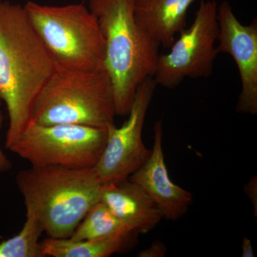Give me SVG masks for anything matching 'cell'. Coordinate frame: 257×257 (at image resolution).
<instances>
[{
  "label": "cell",
  "instance_id": "obj_10",
  "mask_svg": "<svg viewBox=\"0 0 257 257\" xmlns=\"http://www.w3.org/2000/svg\"><path fill=\"white\" fill-rule=\"evenodd\" d=\"M154 144L150 156L128 177L150 196L162 217L171 221L180 219L193 202L192 193L174 183L169 175L163 151V123L158 120L153 128Z\"/></svg>",
  "mask_w": 257,
  "mask_h": 257
},
{
  "label": "cell",
  "instance_id": "obj_8",
  "mask_svg": "<svg viewBox=\"0 0 257 257\" xmlns=\"http://www.w3.org/2000/svg\"><path fill=\"white\" fill-rule=\"evenodd\" d=\"M157 84L149 77L140 84L128 119L120 127L107 128V139L100 158L94 167L102 184L115 183L127 179L150 156L143 140L144 124L153 99Z\"/></svg>",
  "mask_w": 257,
  "mask_h": 257
},
{
  "label": "cell",
  "instance_id": "obj_5",
  "mask_svg": "<svg viewBox=\"0 0 257 257\" xmlns=\"http://www.w3.org/2000/svg\"><path fill=\"white\" fill-rule=\"evenodd\" d=\"M24 8L56 67L83 71L105 69L104 37L89 8L81 4L49 6L32 1Z\"/></svg>",
  "mask_w": 257,
  "mask_h": 257
},
{
  "label": "cell",
  "instance_id": "obj_3",
  "mask_svg": "<svg viewBox=\"0 0 257 257\" xmlns=\"http://www.w3.org/2000/svg\"><path fill=\"white\" fill-rule=\"evenodd\" d=\"M16 182L27 209L35 213L51 238H69L93 205L103 184L92 168L58 166L20 171Z\"/></svg>",
  "mask_w": 257,
  "mask_h": 257
},
{
  "label": "cell",
  "instance_id": "obj_12",
  "mask_svg": "<svg viewBox=\"0 0 257 257\" xmlns=\"http://www.w3.org/2000/svg\"><path fill=\"white\" fill-rule=\"evenodd\" d=\"M196 0H135L134 15L152 40L170 49L187 27L189 7Z\"/></svg>",
  "mask_w": 257,
  "mask_h": 257
},
{
  "label": "cell",
  "instance_id": "obj_1",
  "mask_svg": "<svg viewBox=\"0 0 257 257\" xmlns=\"http://www.w3.org/2000/svg\"><path fill=\"white\" fill-rule=\"evenodd\" d=\"M55 69L24 6L0 2V99L9 116L7 148L31 124L35 101Z\"/></svg>",
  "mask_w": 257,
  "mask_h": 257
},
{
  "label": "cell",
  "instance_id": "obj_7",
  "mask_svg": "<svg viewBox=\"0 0 257 257\" xmlns=\"http://www.w3.org/2000/svg\"><path fill=\"white\" fill-rule=\"evenodd\" d=\"M218 5L200 0L194 22L179 34L167 54H160L153 78L157 85L175 89L185 78H207L213 73L218 52Z\"/></svg>",
  "mask_w": 257,
  "mask_h": 257
},
{
  "label": "cell",
  "instance_id": "obj_19",
  "mask_svg": "<svg viewBox=\"0 0 257 257\" xmlns=\"http://www.w3.org/2000/svg\"><path fill=\"white\" fill-rule=\"evenodd\" d=\"M241 256L242 257H253L254 256V252L252 245H251V240L248 238H243L242 243H241Z\"/></svg>",
  "mask_w": 257,
  "mask_h": 257
},
{
  "label": "cell",
  "instance_id": "obj_6",
  "mask_svg": "<svg viewBox=\"0 0 257 257\" xmlns=\"http://www.w3.org/2000/svg\"><path fill=\"white\" fill-rule=\"evenodd\" d=\"M107 130L86 125L31 123L9 150L34 167L92 168L100 158Z\"/></svg>",
  "mask_w": 257,
  "mask_h": 257
},
{
  "label": "cell",
  "instance_id": "obj_18",
  "mask_svg": "<svg viewBox=\"0 0 257 257\" xmlns=\"http://www.w3.org/2000/svg\"><path fill=\"white\" fill-rule=\"evenodd\" d=\"M3 120H4V116H3V112L0 110V131L3 126ZM12 167H13V165H12L11 161L8 158V157L5 155L4 152L0 148V172H8L12 168Z\"/></svg>",
  "mask_w": 257,
  "mask_h": 257
},
{
  "label": "cell",
  "instance_id": "obj_11",
  "mask_svg": "<svg viewBox=\"0 0 257 257\" xmlns=\"http://www.w3.org/2000/svg\"><path fill=\"white\" fill-rule=\"evenodd\" d=\"M100 202L128 229L137 234L148 232L163 218L146 192L128 179L103 184Z\"/></svg>",
  "mask_w": 257,
  "mask_h": 257
},
{
  "label": "cell",
  "instance_id": "obj_16",
  "mask_svg": "<svg viewBox=\"0 0 257 257\" xmlns=\"http://www.w3.org/2000/svg\"><path fill=\"white\" fill-rule=\"evenodd\" d=\"M167 253V247L165 243L160 240L154 241L150 247L139 253L140 257H163Z\"/></svg>",
  "mask_w": 257,
  "mask_h": 257
},
{
  "label": "cell",
  "instance_id": "obj_17",
  "mask_svg": "<svg viewBox=\"0 0 257 257\" xmlns=\"http://www.w3.org/2000/svg\"><path fill=\"white\" fill-rule=\"evenodd\" d=\"M245 192L247 194L251 202H252L253 208H255V215L256 216L257 209V179L256 176L250 179L248 183L244 187Z\"/></svg>",
  "mask_w": 257,
  "mask_h": 257
},
{
  "label": "cell",
  "instance_id": "obj_9",
  "mask_svg": "<svg viewBox=\"0 0 257 257\" xmlns=\"http://www.w3.org/2000/svg\"><path fill=\"white\" fill-rule=\"evenodd\" d=\"M218 53L233 57L241 79V89L236 110L241 114H257V20L243 25L235 16L229 2L218 6Z\"/></svg>",
  "mask_w": 257,
  "mask_h": 257
},
{
  "label": "cell",
  "instance_id": "obj_2",
  "mask_svg": "<svg viewBox=\"0 0 257 257\" xmlns=\"http://www.w3.org/2000/svg\"><path fill=\"white\" fill-rule=\"evenodd\" d=\"M135 0H89L105 44L104 68L112 85L117 116H127L142 82L153 77L160 45L139 26Z\"/></svg>",
  "mask_w": 257,
  "mask_h": 257
},
{
  "label": "cell",
  "instance_id": "obj_13",
  "mask_svg": "<svg viewBox=\"0 0 257 257\" xmlns=\"http://www.w3.org/2000/svg\"><path fill=\"white\" fill-rule=\"evenodd\" d=\"M135 234L94 240L48 237L40 242V250L42 256L107 257L121 252L135 243Z\"/></svg>",
  "mask_w": 257,
  "mask_h": 257
},
{
  "label": "cell",
  "instance_id": "obj_15",
  "mask_svg": "<svg viewBox=\"0 0 257 257\" xmlns=\"http://www.w3.org/2000/svg\"><path fill=\"white\" fill-rule=\"evenodd\" d=\"M41 222L33 211L27 209L26 221L18 234L0 243V257H41Z\"/></svg>",
  "mask_w": 257,
  "mask_h": 257
},
{
  "label": "cell",
  "instance_id": "obj_4",
  "mask_svg": "<svg viewBox=\"0 0 257 257\" xmlns=\"http://www.w3.org/2000/svg\"><path fill=\"white\" fill-rule=\"evenodd\" d=\"M115 116L112 85L105 69L56 67L35 101L31 123L86 125L107 130L114 124Z\"/></svg>",
  "mask_w": 257,
  "mask_h": 257
},
{
  "label": "cell",
  "instance_id": "obj_20",
  "mask_svg": "<svg viewBox=\"0 0 257 257\" xmlns=\"http://www.w3.org/2000/svg\"><path fill=\"white\" fill-rule=\"evenodd\" d=\"M1 104H2V100H1V99H0V106H1Z\"/></svg>",
  "mask_w": 257,
  "mask_h": 257
},
{
  "label": "cell",
  "instance_id": "obj_14",
  "mask_svg": "<svg viewBox=\"0 0 257 257\" xmlns=\"http://www.w3.org/2000/svg\"><path fill=\"white\" fill-rule=\"evenodd\" d=\"M133 232L99 201L93 205L71 235L73 240H94L127 236Z\"/></svg>",
  "mask_w": 257,
  "mask_h": 257
}]
</instances>
